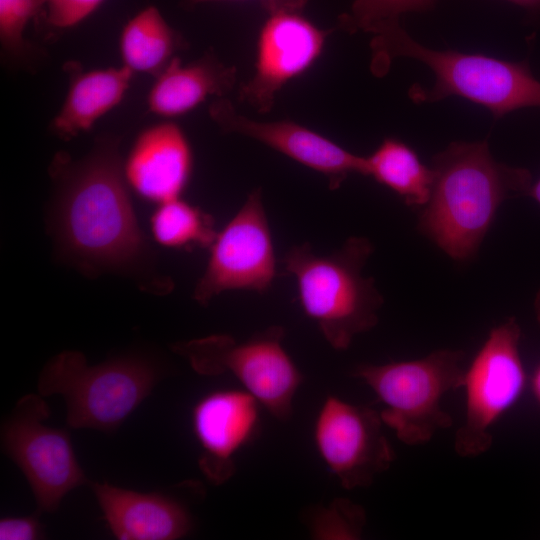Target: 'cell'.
I'll return each instance as SVG.
<instances>
[{"mask_svg": "<svg viewBox=\"0 0 540 540\" xmlns=\"http://www.w3.org/2000/svg\"><path fill=\"white\" fill-rule=\"evenodd\" d=\"M57 185L55 224L68 251L85 262L124 266L144 251L119 153V139L99 138L73 162L59 154L52 164Z\"/></svg>", "mask_w": 540, "mask_h": 540, "instance_id": "cell-1", "label": "cell"}, {"mask_svg": "<svg viewBox=\"0 0 540 540\" xmlns=\"http://www.w3.org/2000/svg\"><path fill=\"white\" fill-rule=\"evenodd\" d=\"M434 183L419 217V230L456 260L473 256L498 208L528 196L529 170L497 162L488 143L452 142L433 158Z\"/></svg>", "mask_w": 540, "mask_h": 540, "instance_id": "cell-2", "label": "cell"}, {"mask_svg": "<svg viewBox=\"0 0 540 540\" xmlns=\"http://www.w3.org/2000/svg\"><path fill=\"white\" fill-rule=\"evenodd\" d=\"M371 71L385 75L396 57H408L427 65L435 75L434 85H413L409 97L416 103L461 96L488 108L496 117L527 107H540V82L527 61L510 62L481 54L434 50L415 41L399 24L370 41Z\"/></svg>", "mask_w": 540, "mask_h": 540, "instance_id": "cell-3", "label": "cell"}, {"mask_svg": "<svg viewBox=\"0 0 540 540\" xmlns=\"http://www.w3.org/2000/svg\"><path fill=\"white\" fill-rule=\"evenodd\" d=\"M372 253L369 239L350 237L331 254L316 253L304 242L282 258L284 274L297 282L304 312L336 350H346L355 336L378 323L383 297L374 279L362 274Z\"/></svg>", "mask_w": 540, "mask_h": 540, "instance_id": "cell-4", "label": "cell"}, {"mask_svg": "<svg viewBox=\"0 0 540 540\" xmlns=\"http://www.w3.org/2000/svg\"><path fill=\"white\" fill-rule=\"evenodd\" d=\"M462 350L439 349L427 356L385 364H361L353 376L365 382L384 405L380 416L404 444L429 442L436 432L452 426L441 401L463 387Z\"/></svg>", "mask_w": 540, "mask_h": 540, "instance_id": "cell-5", "label": "cell"}, {"mask_svg": "<svg viewBox=\"0 0 540 540\" xmlns=\"http://www.w3.org/2000/svg\"><path fill=\"white\" fill-rule=\"evenodd\" d=\"M158 377L155 368L140 359L89 366L79 351H63L45 365L37 389L43 397L64 398L70 427L110 432L151 393Z\"/></svg>", "mask_w": 540, "mask_h": 540, "instance_id": "cell-6", "label": "cell"}, {"mask_svg": "<svg viewBox=\"0 0 540 540\" xmlns=\"http://www.w3.org/2000/svg\"><path fill=\"white\" fill-rule=\"evenodd\" d=\"M281 326H271L244 341L214 334L172 345L197 373H229L274 417L287 420L302 374L285 350Z\"/></svg>", "mask_w": 540, "mask_h": 540, "instance_id": "cell-7", "label": "cell"}, {"mask_svg": "<svg viewBox=\"0 0 540 540\" xmlns=\"http://www.w3.org/2000/svg\"><path fill=\"white\" fill-rule=\"evenodd\" d=\"M521 329L515 318L492 328L465 370V419L454 437L461 457H477L493 443L492 428L521 396L526 376L519 351Z\"/></svg>", "mask_w": 540, "mask_h": 540, "instance_id": "cell-8", "label": "cell"}, {"mask_svg": "<svg viewBox=\"0 0 540 540\" xmlns=\"http://www.w3.org/2000/svg\"><path fill=\"white\" fill-rule=\"evenodd\" d=\"M42 397L27 394L18 400L1 426V444L25 475L38 513H52L68 492L88 479L76 460L69 433L43 423L50 411Z\"/></svg>", "mask_w": 540, "mask_h": 540, "instance_id": "cell-9", "label": "cell"}, {"mask_svg": "<svg viewBox=\"0 0 540 540\" xmlns=\"http://www.w3.org/2000/svg\"><path fill=\"white\" fill-rule=\"evenodd\" d=\"M277 261L262 190H253L210 246L194 299L203 305L229 290L263 293L277 274Z\"/></svg>", "mask_w": 540, "mask_h": 540, "instance_id": "cell-10", "label": "cell"}, {"mask_svg": "<svg viewBox=\"0 0 540 540\" xmlns=\"http://www.w3.org/2000/svg\"><path fill=\"white\" fill-rule=\"evenodd\" d=\"M383 421L370 407L329 395L314 426L317 450L345 489L371 485L386 471L395 453L382 430Z\"/></svg>", "mask_w": 540, "mask_h": 540, "instance_id": "cell-11", "label": "cell"}, {"mask_svg": "<svg viewBox=\"0 0 540 540\" xmlns=\"http://www.w3.org/2000/svg\"><path fill=\"white\" fill-rule=\"evenodd\" d=\"M331 30L296 12L270 14L260 30L255 72L239 89V100L259 113L271 110L277 92L321 54Z\"/></svg>", "mask_w": 540, "mask_h": 540, "instance_id": "cell-12", "label": "cell"}, {"mask_svg": "<svg viewBox=\"0 0 540 540\" xmlns=\"http://www.w3.org/2000/svg\"><path fill=\"white\" fill-rule=\"evenodd\" d=\"M209 115L223 131L257 140L323 174L332 190L339 188L352 173L365 175V156L351 153L296 122L250 119L239 113L225 98L211 103Z\"/></svg>", "mask_w": 540, "mask_h": 540, "instance_id": "cell-13", "label": "cell"}, {"mask_svg": "<svg viewBox=\"0 0 540 540\" xmlns=\"http://www.w3.org/2000/svg\"><path fill=\"white\" fill-rule=\"evenodd\" d=\"M259 402L246 390L221 389L204 395L191 413L200 446L199 468L215 485L235 473L234 456L255 435Z\"/></svg>", "mask_w": 540, "mask_h": 540, "instance_id": "cell-14", "label": "cell"}, {"mask_svg": "<svg viewBox=\"0 0 540 540\" xmlns=\"http://www.w3.org/2000/svg\"><path fill=\"white\" fill-rule=\"evenodd\" d=\"M127 183L143 198L163 203L184 190L192 170V151L179 125L162 121L143 129L125 161Z\"/></svg>", "mask_w": 540, "mask_h": 540, "instance_id": "cell-15", "label": "cell"}, {"mask_svg": "<svg viewBox=\"0 0 540 540\" xmlns=\"http://www.w3.org/2000/svg\"><path fill=\"white\" fill-rule=\"evenodd\" d=\"M92 490L117 539L174 540L187 535L193 526L187 505L170 495L142 493L109 483H93Z\"/></svg>", "mask_w": 540, "mask_h": 540, "instance_id": "cell-16", "label": "cell"}, {"mask_svg": "<svg viewBox=\"0 0 540 540\" xmlns=\"http://www.w3.org/2000/svg\"><path fill=\"white\" fill-rule=\"evenodd\" d=\"M68 90L52 120V132L69 140L89 131L95 123L124 99L133 77L125 67L84 70L78 62H67Z\"/></svg>", "mask_w": 540, "mask_h": 540, "instance_id": "cell-17", "label": "cell"}, {"mask_svg": "<svg viewBox=\"0 0 540 540\" xmlns=\"http://www.w3.org/2000/svg\"><path fill=\"white\" fill-rule=\"evenodd\" d=\"M236 83V68L207 51L184 65L176 56L155 77L147 94L148 111L163 118L184 115L210 96L223 97Z\"/></svg>", "mask_w": 540, "mask_h": 540, "instance_id": "cell-18", "label": "cell"}, {"mask_svg": "<svg viewBox=\"0 0 540 540\" xmlns=\"http://www.w3.org/2000/svg\"><path fill=\"white\" fill-rule=\"evenodd\" d=\"M187 48L183 36L172 28L155 6H147L123 27L119 38L122 65L133 73L158 76Z\"/></svg>", "mask_w": 540, "mask_h": 540, "instance_id": "cell-19", "label": "cell"}, {"mask_svg": "<svg viewBox=\"0 0 540 540\" xmlns=\"http://www.w3.org/2000/svg\"><path fill=\"white\" fill-rule=\"evenodd\" d=\"M365 176L390 188L406 205L423 207L430 198L435 174L408 145L387 138L365 156Z\"/></svg>", "mask_w": 540, "mask_h": 540, "instance_id": "cell-20", "label": "cell"}, {"mask_svg": "<svg viewBox=\"0 0 540 540\" xmlns=\"http://www.w3.org/2000/svg\"><path fill=\"white\" fill-rule=\"evenodd\" d=\"M152 232L160 244L173 248L210 247L217 236L211 216L180 198L160 203Z\"/></svg>", "mask_w": 540, "mask_h": 540, "instance_id": "cell-21", "label": "cell"}, {"mask_svg": "<svg viewBox=\"0 0 540 540\" xmlns=\"http://www.w3.org/2000/svg\"><path fill=\"white\" fill-rule=\"evenodd\" d=\"M437 0H354L350 10L338 19V27L349 33L358 31L375 36L400 23V16L408 12H426Z\"/></svg>", "mask_w": 540, "mask_h": 540, "instance_id": "cell-22", "label": "cell"}, {"mask_svg": "<svg viewBox=\"0 0 540 540\" xmlns=\"http://www.w3.org/2000/svg\"><path fill=\"white\" fill-rule=\"evenodd\" d=\"M306 523L315 539H358L366 523V514L360 505L347 499H336L328 507L311 510Z\"/></svg>", "mask_w": 540, "mask_h": 540, "instance_id": "cell-23", "label": "cell"}, {"mask_svg": "<svg viewBox=\"0 0 540 540\" xmlns=\"http://www.w3.org/2000/svg\"><path fill=\"white\" fill-rule=\"evenodd\" d=\"M45 6L46 0H0V43L6 53L14 57L27 53L24 31Z\"/></svg>", "mask_w": 540, "mask_h": 540, "instance_id": "cell-24", "label": "cell"}, {"mask_svg": "<svg viewBox=\"0 0 540 540\" xmlns=\"http://www.w3.org/2000/svg\"><path fill=\"white\" fill-rule=\"evenodd\" d=\"M104 0H46L45 20L55 29H68L89 17Z\"/></svg>", "mask_w": 540, "mask_h": 540, "instance_id": "cell-25", "label": "cell"}, {"mask_svg": "<svg viewBox=\"0 0 540 540\" xmlns=\"http://www.w3.org/2000/svg\"><path fill=\"white\" fill-rule=\"evenodd\" d=\"M43 535V527L35 515L4 517L0 520L1 540H36Z\"/></svg>", "mask_w": 540, "mask_h": 540, "instance_id": "cell-26", "label": "cell"}, {"mask_svg": "<svg viewBox=\"0 0 540 540\" xmlns=\"http://www.w3.org/2000/svg\"><path fill=\"white\" fill-rule=\"evenodd\" d=\"M220 0H187L190 5ZM269 14L280 12L299 13L309 0H259Z\"/></svg>", "mask_w": 540, "mask_h": 540, "instance_id": "cell-27", "label": "cell"}, {"mask_svg": "<svg viewBox=\"0 0 540 540\" xmlns=\"http://www.w3.org/2000/svg\"><path fill=\"white\" fill-rule=\"evenodd\" d=\"M526 9L529 13L540 14V0H508Z\"/></svg>", "mask_w": 540, "mask_h": 540, "instance_id": "cell-28", "label": "cell"}, {"mask_svg": "<svg viewBox=\"0 0 540 540\" xmlns=\"http://www.w3.org/2000/svg\"><path fill=\"white\" fill-rule=\"evenodd\" d=\"M532 390L535 398L540 404V366L536 369L532 378Z\"/></svg>", "mask_w": 540, "mask_h": 540, "instance_id": "cell-29", "label": "cell"}, {"mask_svg": "<svg viewBox=\"0 0 540 540\" xmlns=\"http://www.w3.org/2000/svg\"><path fill=\"white\" fill-rule=\"evenodd\" d=\"M528 196L533 198L538 204H540V179L535 183L532 184Z\"/></svg>", "mask_w": 540, "mask_h": 540, "instance_id": "cell-30", "label": "cell"}, {"mask_svg": "<svg viewBox=\"0 0 540 540\" xmlns=\"http://www.w3.org/2000/svg\"><path fill=\"white\" fill-rule=\"evenodd\" d=\"M534 307H535V314H536L537 321L540 324V290L538 291L536 295Z\"/></svg>", "mask_w": 540, "mask_h": 540, "instance_id": "cell-31", "label": "cell"}]
</instances>
